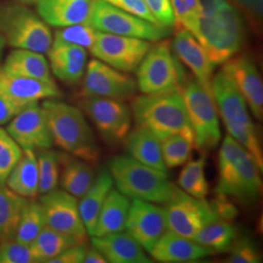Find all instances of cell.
<instances>
[{"label":"cell","instance_id":"cell-28","mask_svg":"<svg viewBox=\"0 0 263 263\" xmlns=\"http://www.w3.org/2000/svg\"><path fill=\"white\" fill-rule=\"evenodd\" d=\"M113 187V179L106 168L100 170L96 174L93 183L78 202L81 218L88 235L94 233L95 226L104 200Z\"/></svg>","mask_w":263,"mask_h":263},{"label":"cell","instance_id":"cell-18","mask_svg":"<svg viewBox=\"0 0 263 263\" xmlns=\"http://www.w3.org/2000/svg\"><path fill=\"white\" fill-rule=\"evenodd\" d=\"M222 70L232 79L254 117L262 120V80L254 61L250 57H233L223 64Z\"/></svg>","mask_w":263,"mask_h":263},{"label":"cell","instance_id":"cell-32","mask_svg":"<svg viewBox=\"0 0 263 263\" xmlns=\"http://www.w3.org/2000/svg\"><path fill=\"white\" fill-rule=\"evenodd\" d=\"M28 200L0 184V243L15 240L21 214Z\"/></svg>","mask_w":263,"mask_h":263},{"label":"cell","instance_id":"cell-16","mask_svg":"<svg viewBox=\"0 0 263 263\" xmlns=\"http://www.w3.org/2000/svg\"><path fill=\"white\" fill-rule=\"evenodd\" d=\"M169 230L165 208L155 203L133 199L126 224V231L146 251Z\"/></svg>","mask_w":263,"mask_h":263},{"label":"cell","instance_id":"cell-11","mask_svg":"<svg viewBox=\"0 0 263 263\" xmlns=\"http://www.w3.org/2000/svg\"><path fill=\"white\" fill-rule=\"evenodd\" d=\"M165 205L169 230L190 239L218 218L205 199L192 197L178 187Z\"/></svg>","mask_w":263,"mask_h":263},{"label":"cell","instance_id":"cell-14","mask_svg":"<svg viewBox=\"0 0 263 263\" xmlns=\"http://www.w3.org/2000/svg\"><path fill=\"white\" fill-rule=\"evenodd\" d=\"M260 172L254 157L247 151L238 164L219 175L216 195L233 198L242 204L253 203L262 191Z\"/></svg>","mask_w":263,"mask_h":263},{"label":"cell","instance_id":"cell-13","mask_svg":"<svg viewBox=\"0 0 263 263\" xmlns=\"http://www.w3.org/2000/svg\"><path fill=\"white\" fill-rule=\"evenodd\" d=\"M82 97H102L119 101L132 98L137 90V82L126 72L92 60L85 69Z\"/></svg>","mask_w":263,"mask_h":263},{"label":"cell","instance_id":"cell-10","mask_svg":"<svg viewBox=\"0 0 263 263\" xmlns=\"http://www.w3.org/2000/svg\"><path fill=\"white\" fill-rule=\"evenodd\" d=\"M78 104L107 144L114 146L125 141L131 130L133 116L131 108L124 101L83 97Z\"/></svg>","mask_w":263,"mask_h":263},{"label":"cell","instance_id":"cell-33","mask_svg":"<svg viewBox=\"0 0 263 263\" xmlns=\"http://www.w3.org/2000/svg\"><path fill=\"white\" fill-rule=\"evenodd\" d=\"M193 240L214 253L228 252L235 242V227L229 221L217 218L199 230Z\"/></svg>","mask_w":263,"mask_h":263},{"label":"cell","instance_id":"cell-29","mask_svg":"<svg viewBox=\"0 0 263 263\" xmlns=\"http://www.w3.org/2000/svg\"><path fill=\"white\" fill-rule=\"evenodd\" d=\"M125 144L132 158L151 168L168 172L162 156L161 141L151 132L137 127L135 130L129 132Z\"/></svg>","mask_w":263,"mask_h":263},{"label":"cell","instance_id":"cell-3","mask_svg":"<svg viewBox=\"0 0 263 263\" xmlns=\"http://www.w3.org/2000/svg\"><path fill=\"white\" fill-rule=\"evenodd\" d=\"M41 106L53 143L67 154L90 164L97 163L100 158V147L84 112L77 106L56 99L44 100Z\"/></svg>","mask_w":263,"mask_h":263},{"label":"cell","instance_id":"cell-21","mask_svg":"<svg viewBox=\"0 0 263 263\" xmlns=\"http://www.w3.org/2000/svg\"><path fill=\"white\" fill-rule=\"evenodd\" d=\"M149 254L153 259L159 262L180 263L206 258L214 252L198 244L193 239L168 230L153 246Z\"/></svg>","mask_w":263,"mask_h":263},{"label":"cell","instance_id":"cell-51","mask_svg":"<svg viewBox=\"0 0 263 263\" xmlns=\"http://www.w3.org/2000/svg\"><path fill=\"white\" fill-rule=\"evenodd\" d=\"M17 1L19 4L23 5H31V4H36L39 0H15Z\"/></svg>","mask_w":263,"mask_h":263},{"label":"cell","instance_id":"cell-6","mask_svg":"<svg viewBox=\"0 0 263 263\" xmlns=\"http://www.w3.org/2000/svg\"><path fill=\"white\" fill-rule=\"evenodd\" d=\"M0 33L11 47L42 54L47 53L53 43L48 24L23 4L0 8Z\"/></svg>","mask_w":263,"mask_h":263},{"label":"cell","instance_id":"cell-23","mask_svg":"<svg viewBox=\"0 0 263 263\" xmlns=\"http://www.w3.org/2000/svg\"><path fill=\"white\" fill-rule=\"evenodd\" d=\"M92 246L100 251L107 262L149 263L145 250L126 230L113 234L92 237Z\"/></svg>","mask_w":263,"mask_h":263},{"label":"cell","instance_id":"cell-20","mask_svg":"<svg viewBox=\"0 0 263 263\" xmlns=\"http://www.w3.org/2000/svg\"><path fill=\"white\" fill-rule=\"evenodd\" d=\"M0 93L11 100L28 106L41 100L57 99L62 92L56 82H46L35 78L10 76L0 68Z\"/></svg>","mask_w":263,"mask_h":263},{"label":"cell","instance_id":"cell-8","mask_svg":"<svg viewBox=\"0 0 263 263\" xmlns=\"http://www.w3.org/2000/svg\"><path fill=\"white\" fill-rule=\"evenodd\" d=\"M180 92L194 134L195 148L204 151L215 148L220 141L221 132L214 98L194 77L185 79Z\"/></svg>","mask_w":263,"mask_h":263},{"label":"cell","instance_id":"cell-5","mask_svg":"<svg viewBox=\"0 0 263 263\" xmlns=\"http://www.w3.org/2000/svg\"><path fill=\"white\" fill-rule=\"evenodd\" d=\"M107 169L117 190L131 199L166 204L177 188L166 172L141 164L129 155L112 156Z\"/></svg>","mask_w":263,"mask_h":263},{"label":"cell","instance_id":"cell-27","mask_svg":"<svg viewBox=\"0 0 263 263\" xmlns=\"http://www.w3.org/2000/svg\"><path fill=\"white\" fill-rule=\"evenodd\" d=\"M1 70L10 76L35 78L55 82L47 59L42 53L26 49H15L5 59Z\"/></svg>","mask_w":263,"mask_h":263},{"label":"cell","instance_id":"cell-43","mask_svg":"<svg viewBox=\"0 0 263 263\" xmlns=\"http://www.w3.org/2000/svg\"><path fill=\"white\" fill-rule=\"evenodd\" d=\"M144 2L158 25L170 29L175 27L176 20L171 0H144Z\"/></svg>","mask_w":263,"mask_h":263},{"label":"cell","instance_id":"cell-40","mask_svg":"<svg viewBox=\"0 0 263 263\" xmlns=\"http://www.w3.org/2000/svg\"><path fill=\"white\" fill-rule=\"evenodd\" d=\"M23 149L10 136L6 129L0 127V184H5L11 171L21 159Z\"/></svg>","mask_w":263,"mask_h":263},{"label":"cell","instance_id":"cell-50","mask_svg":"<svg viewBox=\"0 0 263 263\" xmlns=\"http://www.w3.org/2000/svg\"><path fill=\"white\" fill-rule=\"evenodd\" d=\"M6 45L7 44H6L5 39L2 36V34L0 33V68H1V60H2V57H3V54H4V50H5Z\"/></svg>","mask_w":263,"mask_h":263},{"label":"cell","instance_id":"cell-45","mask_svg":"<svg viewBox=\"0 0 263 263\" xmlns=\"http://www.w3.org/2000/svg\"><path fill=\"white\" fill-rule=\"evenodd\" d=\"M210 205L219 219L229 221L234 219L237 216V209L229 201V198L226 196L216 195V197L210 202Z\"/></svg>","mask_w":263,"mask_h":263},{"label":"cell","instance_id":"cell-25","mask_svg":"<svg viewBox=\"0 0 263 263\" xmlns=\"http://www.w3.org/2000/svg\"><path fill=\"white\" fill-rule=\"evenodd\" d=\"M60 179L63 190L80 199L93 183L96 173L90 163L66 152L59 153Z\"/></svg>","mask_w":263,"mask_h":263},{"label":"cell","instance_id":"cell-36","mask_svg":"<svg viewBox=\"0 0 263 263\" xmlns=\"http://www.w3.org/2000/svg\"><path fill=\"white\" fill-rule=\"evenodd\" d=\"M176 20L175 27L184 28L195 38L199 37L203 8L200 0H171Z\"/></svg>","mask_w":263,"mask_h":263},{"label":"cell","instance_id":"cell-12","mask_svg":"<svg viewBox=\"0 0 263 263\" xmlns=\"http://www.w3.org/2000/svg\"><path fill=\"white\" fill-rule=\"evenodd\" d=\"M151 44L143 39L100 32L90 52L104 64L123 72L136 71Z\"/></svg>","mask_w":263,"mask_h":263},{"label":"cell","instance_id":"cell-24","mask_svg":"<svg viewBox=\"0 0 263 263\" xmlns=\"http://www.w3.org/2000/svg\"><path fill=\"white\" fill-rule=\"evenodd\" d=\"M92 0H39L37 14L46 24L65 28L88 19Z\"/></svg>","mask_w":263,"mask_h":263},{"label":"cell","instance_id":"cell-30","mask_svg":"<svg viewBox=\"0 0 263 263\" xmlns=\"http://www.w3.org/2000/svg\"><path fill=\"white\" fill-rule=\"evenodd\" d=\"M5 185L22 197H37L39 173L35 151L23 149L22 157L11 171Z\"/></svg>","mask_w":263,"mask_h":263},{"label":"cell","instance_id":"cell-31","mask_svg":"<svg viewBox=\"0 0 263 263\" xmlns=\"http://www.w3.org/2000/svg\"><path fill=\"white\" fill-rule=\"evenodd\" d=\"M79 244H85V242L46 226L29 245V248L35 263H48L66 249Z\"/></svg>","mask_w":263,"mask_h":263},{"label":"cell","instance_id":"cell-34","mask_svg":"<svg viewBox=\"0 0 263 263\" xmlns=\"http://www.w3.org/2000/svg\"><path fill=\"white\" fill-rule=\"evenodd\" d=\"M46 226L44 210L40 202L28 199L21 214L15 240L29 246Z\"/></svg>","mask_w":263,"mask_h":263},{"label":"cell","instance_id":"cell-17","mask_svg":"<svg viewBox=\"0 0 263 263\" xmlns=\"http://www.w3.org/2000/svg\"><path fill=\"white\" fill-rule=\"evenodd\" d=\"M6 131L22 149L37 151L52 148L53 139L41 104H30L8 124Z\"/></svg>","mask_w":263,"mask_h":263},{"label":"cell","instance_id":"cell-41","mask_svg":"<svg viewBox=\"0 0 263 263\" xmlns=\"http://www.w3.org/2000/svg\"><path fill=\"white\" fill-rule=\"evenodd\" d=\"M0 263H35L28 245L17 240L0 243Z\"/></svg>","mask_w":263,"mask_h":263},{"label":"cell","instance_id":"cell-42","mask_svg":"<svg viewBox=\"0 0 263 263\" xmlns=\"http://www.w3.org/2000/svg\"><path fill=\"white\" fill-rule=\"evenodd\" d=\"M229 262L231 263H259L261 262V255L258 248L254 241L249 237H242L237 240L230 249Z\"/></svg>","mask_w":263,"mask_h":263},{"label":"cell","instance_id":"cell-26","mask_svg":"<svg viewBox=\"0 0 263 263\" xmlns=\"http://www.w3.org/2000/svg\"><path fill=\"white\" fill-rule=\"evenodd\" d=\"M130 206V198L118 190L111 189L104 200L91 237H102L125 231Z\"/></svg>","mask_w":263,"mask_h":263},{"label":"cell","instance_id":"cell-46","mask_svg":"<svg viewBox=\"0 0 263 263\" xmlns=\"http://www.w3.org/2000/svg\"><path fill=\"white\" fill-rule=\"evenodd\" d=\"M26 107V105L19 104L11 100L7 96L0 93V126L8 124L18 113L24 110Z\"/></svg>","mask_w":263,"mask_h":263},{"label":"cell","instance_id":"cell-47","mask_svg":"<svg viewBox=\"0 0 263 263\" xmlns=\"http://www.w3.org/2000/svg\"><path fill=\"white\" fill-rule=\"evenodd\" d=\"M87 243L76 245L58 254L48 263H83L85 254L88 249Z\"/></svg>","mask_w":263,"mask_h":263},{"label":"cell","instance_id":"cell-35","mask_svg":"<svg viewBox=\"0 0 263 263\" xmlns=\"http://www.w3.org/2000/svg\"><path fill=\"white\" fill-rule=\"evenodd\" d=\"M206 156L190 161L179 175L178 182L181 190L197 199H205L209 193V184L205 177Z\"/></svg>","mask_w":263,"mask_h":263},{"label":"cell","instance_id":"cell-39","mask_svg":"<svg viewBox=\"0 0 263 263\" xmlns=\"http://www.w3.org/2000/svg\"><path fill=\"white\" fill-rule=\"evenodd\" d=\"M98 33V30L84 22L59 28L55 32L53 41L73 44L85 49H90L93 46Z\"/></svg>","mask_w":263,"mask_h":263},{"label":"cell","instance_id":"cell-22","mask_svg":"<svg viewBox=\"0 0 263 263\" xmlns=\"http://www.w3.org/2000/svg\"><path fill=\"white\" fill-rule=\"evenodd\" d=\"M47 53L51 72L60 80L74 84L84 76L88 56L85 48L53 41Z\"/></svg>","mask_w":263,"mask_h":263},{"label":"cell","instance_id":"cell-38","mask_svg":"<svg viewBox=\"0 0 263 263\" xmlns=\"http://www.w3.org/2000/svg\"><path fill=\"white\" fill-rule=\"evenodd\" d=\"M195 148L194 142L180 135H173L161 141V151L167 168L179 167L185 163Z\"/></svg>","mask_w":263,"mask_h":263},{"label":"cell","instance_id":"cell-49","mask_svg":"<svg viewBox=\"0 0 263 263\" xmlns=\"http://www.w3.org/2000/svg\"><path fill=\"white\" fill-rule=\"evenodd\" d=\"M106 259L103 254L96 248H88L85 254L83 263H106Z\"/></svg>","mask_w":263,"mask_h":263},{"label":"cell","instance_id":"cell-37","mask_svg":"<svg viewBox=\"0 0 263 263\" xmlns=\"http://www.w3.org/2000/svg\"><path fill=\"white\" fill-rule=\"evenodd\" d=\"M39 173V195L56 189L60 179L59 153L51 148L35 151Z\"/></svg>","mask_w":263,"mask_h":263},{"label":"cell","instance_id":"cell-48","mask_svg":"<svg viewBox=\"0 0 263 263\" xmlns=\"http://www.w3.org/2000/svg\"><path fill=\"white\" fill-rule=\"evenodd\" d=\"M234 1L255 18L257 19L261 18L263 0H234Z\"/></svg>","mask_w":263,"mask_h":263},{"label":"cell","instance_id":"cell-4","mask_svg":"<svg viewBox=\"0 0 263 263\" xmlns=\"http://www.w3.org/2000/svg\"><path fill=\"white\" fill-rule=\"evenodd\" d=\"M212 91L229 136L254 157L262 172V148L244 97L222 69L213 77Z\"/></svg>","mask_w":263,"mask_h":263},{"label":"cell","instance_id":"cell-2","mask_svg":"<svg viewBox=\"0 0 263 263\" xmlns=\"http://www.w3.org/2000/svg\"><path fill=\"white\" fill-rule=\"evenodd\" d=\"M131 111L137 127L151 132L160 141L173 135H180L194 142L180 89L139 96L132 102Z\"/></svg>","mask_w":263,"mask_h":263},{"label":"cell","instance_id":"cell-1","mask_svg":"<svg viewBox=\"0 0 263 263\" xmlns=\"http://www.w3.org/2000/svg\"><path fill=\"white\" fill-rule=\"evenodd\" d=\"M203 16L199 43L214 66L223 65L243 47V19L227 0H200Z\"/></svg>","mask_w":263,"mask_h":263},{"label":"cell","instance_id":"cell-7","mask_svg":"<svg viewBox=\"0 0 263 263\" xmlns=\"http://www.w3.org/2000/svg\"><path fill=\"white\" fill-rule=\"evenodd\" d=\"M136 71L137 87L144 95L179 90L185 81L182 67L166 40L149 48Z\"/></svg>","mask_w":263,"mask_h":263},{"label":"cell","instance_id":"cell-44","mask_svg":"<svg viewBox=\"0 0 263 263\" xmlns=\"http://www.w3.org/2000/svg\"><path fill=\"white\" fill-rule=\"evenodd\" d=\"M104 1L141 19L148 21L153 24H157V22L152 16L151 11L147 8L144 0H104Z\"/></svg>","mask_w":263,"mask_h":263},{"label":"cell","instance_id":"cell-15","mask_svg":"<svg viewBox=\"0 0 263 263\" xmlns=\"http://www.w3.org/2000/svg\"><path fill=\"white\" fill-rule=\"evenodd\" d=\"M39 202L44 210L47 226L87 243L88 233L79 213L77 198L56 188L40 195Z\"/></svg>","mask_w":263,"mask_h":263},{"label":"cell","instance_id":"cell-19","mask_svg":"<svg viewBox=\"0 0 263 263\" xmlns=\"http://www.w3.org/2000/svg\"><path fill=\"white\" fill-rule=\"evenodd\" d=\"M173 48L179 60L190 68L194 78L213 97L212 81L215 66L195 36L184 28H177Z\"/></svg>","mask_w":263,"mask_h":263},{"label":"cell","instance_id":"cell-9","mask_svg":"<svg viewBox=\"0 0 263 263\" xmlns=\"http://www.w3.org/2000/svg\"><path fill=\"white\" fill-rule=\"evenodd\" d=\"M86 23L100 32L153 42L167 37L171 31L170 28L134 16L104 0H92Z\"/></svg>","mask_w":263,"mask_h":263}]
</instances>
